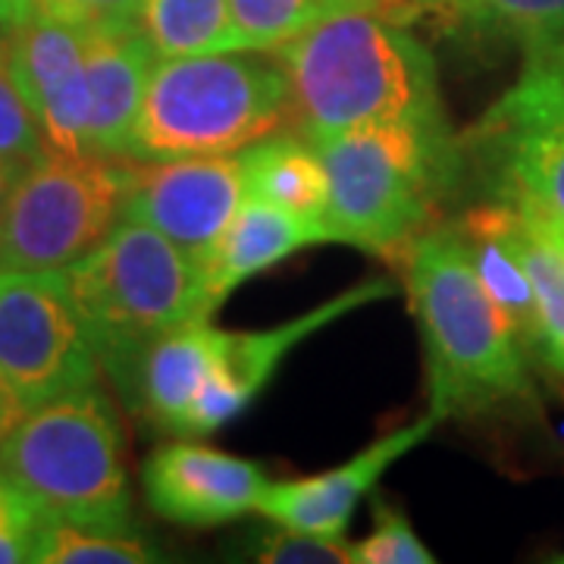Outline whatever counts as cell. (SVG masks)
<instances>
[{
    "instance_id": "obj_5",
    "label": "cell",
    "mask_w": 564,
    "mask_h": 564,
    "mask_svg": "<svg viewBox=\"0 0 564 564\" xmlns=\"http://www.w3.org/2000/svg\"><path fill=\"white\" fill-rule=\"evenodd\" d=\"M63 276L122 399L151 345L182 323L210 317L202 263L144 223L122 220Z\"/></svg>"
},
{
    "instance_id": "obj_23",
    "label": "cell",
    "mask_w": 564,
    "mask_h": 564,
    "mask_svg": "<svg viewBox=\"0 0 564 564\" xmlns=\"http://www.w3.org/2000/svg\"><path fill=\"white\" fill-rule=\"evenodd\" d=\"M229 10L242 35L245 51H273L326 17H336L345 10H383V7L380 0H229Z\"/></svg>"
},
{
    "instance_id": "obj_17",
    "label": "cell",
    "mask_w": 564,
    "mask_h": 564,
    "mask_svg": "<svg viewBox=\"0 0 564 564\" xmlns=\"http://www.w3.org/2000/svg\"><path fill=\"white\" fill-rule=\"evenodd\" d=\"M223 333L226 329L214 326V317L170 329L141 355L139 370L122 402L166 433L182 436L188 411L217 364Z\"/></svg>"
},
{
    "instance_id": "obj_14",
    "label": "cell",
    "mask_w": 564,
    "mask_h": 564,
    "mask_svg": "<svg viewBox=\"0 0 564 564\" xmlns=\"http://www.w3.org/2000/svg\"><path fill=\"white\" fill-rule=\"evenodd\" d=\"M436 423L443 421L430 411L426 417L392 430L389 436L370 443L351 462L339 464L333 470H323L317 477H304V480L267 484L258 511L267 521L292 527V530L345 536L358 502L380 484V477L392 464L404 458L408 452H414L436 430Z\"/></svg>"
},
{
    "instance_id": "obj_11",
    "label": "cell",
    "mask_w": 564,
    "mask_h": 564,
    "mask_svg": "<svg viewBox=\"0 0 564 564\" xmlns=\"http://www.w3.org/2000/svg\"><path fill=\"white\" fill-rule=\"evenodd\" d=\"M392 295H395L392 282H361V285H351L336 299H326L314 311H307L295 321L280 323V326L254 329V333H229L226 329L217 364L188 411L182 436H210L229 421H236L276 377L289 351H295L304 339H311L323 326L336 323L345 314L358 311L364 304L392 299Z\"/></svg>"
},
{
    "instance_id": "obj_13",
    "label": "cell",
    "mask_w": 564,
    "mask_h": 564,
    "mask_svg": "<svg viewBox=\"0 0 564 564\" xmlns=\"http://www.w3.org/2000/svg\"><path fill=\"white\" fill-rule=\"evenodd\" d=\"M10 57L22 95L39 117L44 144L63 154H85L88 73L85 32L32 13L10 32Z\"/></svg>"
},
{
    "instance_id": "obj_19",
    "label": "cell",
    "mask_w": 564,
    "mask_h": 564,
    "mask_svg": "<svg viewBox=\"0 0 564 564\" xmlns=\"http://www.w3.org/2000/svg\"><path fill=\"white\" fill-rule=\"evenodd\" d=\"M239 163H242L245 198H258L295 217L326 226L329 180L317 148L304 135L280 129L239 151Z\"/></svg>"
},
{
    "instance_id": "obj_22",
    "label": "cell",
    "mask_w": 564,
    "mask_h": 564,
    "mask_svg": "<svg viewBox=\"0 0 564 564\" xmlns=\"http://www.w3.org/2000/svg\"><path fill=\"white\" fill-rule=\"evenodd\" d=\"M32 562L41 564H148L154 549L129 527L39 521L32 530Z\"/></svg>"
},
{
    "instance_id": "obj_3",
    "label": "cell",
    "mask_w": 564,
    "mask_h": 564,
    "mask_svg": "<svg viewBox=\"0 0 564 564\" xmlns=\"http://www.w3.org/2000/svg\"><path fill=\"white\" fill-rule=\"evenodd\" d=\"M329 180L326 226L333 245L399 258L433 226L462 176V144L452 129L358 126L311 141Z\"/></svg>"
},
{
    "instance_id": "obj_20",
    "label": "cell",
    "mask_w": 564,
    "mask_h": 564,
    "mask_svg": "<svg viewBox=\"0 0 564 564\" xmlns=\"http://www.w3.org/2000/svg\"><path fill=\"white\" fill-rule=\"evenodd\" d=\"M139 29L158 61L245 51L229 0H141Z\"/></svg>"
},
{
    "instance_id": "obj_18",
    "label": "cell",
    "mask_w": 564,
    "mask_h": 564,
    "mask_svg": "<svg viewBox=\"0 0 564 564\" xmlns=\"http://www.w3.org/2000/svg\"><path fill=\"white\" fill-rule=\"evenodd\" d=\"M455 226L462 232L467 258L489 299L499 304L514 339L527 355H540V314L533 282L518 245V210L492 198L489 204L467 210Z\"/></svg>"
},
{
    "instance_id": "obj_15",
    "label": "cell",
    "mask_w": 564,
    "mask_h": 564,
    "mask_svg": "<svg viewBox=\"0 0 564 564\" xmlns=\"http://www.w3.org/2000/svg\"><path fill=\"white\" fill-rule=\"evenodd\" d=\"M314 245H333L326 226L258 198H245L202 267L207 314L214 317L242 282L261 276L263 270Z\"/></svg>"
},
{
    "instance_id": "obj_31",
    "label": "cell",
    "mask_w": 564,
    "mask_h": 564,
    "mask_svg": "<svg viewBox=\"0 0 564 564\" xmlns=\"http://www.w3.org/2000/svg\"><path fill=\"white\" fill-rule=\"evenodd\" d=\"M32 530H25V533H0V564L32 562Z\"/></svg>"
},
{
    "instance_id": "obj_30",
    "label": "cell",
    "mask_w": 564,
    "mask_h": 564,
    "mask_svg": "<svg viewBox=\"0 0 564 564\" xmlns=\"http://www.w3.org/2000/svg\"><path fill=\"white\" fill-rule=\"evenodd\" d=\"M29 411H32V408L17 395V389L0 377V445L10 440V433L20 426L22 417H25Z\"/></svg>"
},
{
    "instance_id": "obj_8",
    "label": "cell",
    "mask_w": 564,
    "mask_h": 564,
    "mask_svg": "<svg viewBox=\"0 0 564 564\" xmlns=\"http://www.w3.org/2000/svg\"><path fill=\"white\" fill-rule=\"evenodd\" d=\"M496 198L564 236V39L524 44L511 88L470 132Z\"/></svg>"
},
{
    "instance_id": "obj_35",
    "label": "cell",
    "mask_w": 564,
    "mask_h": 564,
    "mask_svg": "<svg viewBox=\"0 0 564 564\" xmlns=\"http://www.w3.org/2000/svg\"><path fill=\"white\" fill-rule=\"evenodd\" d=\"M411 3H414V10H417V13H423V10H436V3H440V0H411Z\"/></svg>"
},
{
    "instance_id": "obj_4",
    "label": "cell",
    "mask_w": 564,
    "mask_h": 564,
    "mask_svg": "<svg viewBox=\"0 0 564 564\" xmlns=\"http://www.w3.org/2000/svg\"><path fill=\"white\" fill-rule=\"evenodd\" d=\"M289 122V79L270 51L166 57L151 66L126 158H226Z\"/></svg>"
},
{
    "instance_id": "obj_27",
    "label": "cell",
    "mask_w": 564,
    "mask_h": 564,
    "mask_svg": "<svg viewBox=\"0 0 564 564\" xmlns=\"http://www.w3.org/2000/svg\"><path fill=\"white\" fill-rule=\"evenodd\" d=\"M254 558L267 564H351V543L276 524L261 536Z\"/></svg>"
},
{
    "instance_id": "obj_1",
    "label": "cell",
    "mask_w": 564,
    "mask_h": 564,
    "mask_svg": "<svg viewBox=\"0 0 564 564\" xmlns=\"http://www.w3.org/2000/svg\"><path fill=\"white\" fill-rule=\"evenodd\" d=\"M270 54L307 141L358 126L452 129L433 54L383 10L326 17Z\"/></svg>"
},
{
    "instance_id": "obj_6",
    "label": "cell",
    "mask_w": 564,
    "mask_h": 564,
    "mask_svg": "<svg viewBox=\"0 0 564 564\" xmlns=\"http://www.w3.org/2000/svg\"><path fill=\"white\" fill-rule=\"evenodd\" d=\"M0 474L39 521L95 527L132 521L120 417L98 386L32 408L0 445Z\"/></svg>"
},
{
    "instance_id": "obj_12",
    "label": "cell",
    "mask_w": 564,
    "mask_h": 564,
    "mask_svg": "<svg viewBox=\"0 0 564 564\" xmlns=\"http://www.w3.org/2000/svg\"><path fill=\"white\" fill-rule=\"evenodd\" d=\"M267 484L261 464L185 440L161 445L141 467L148 505L180 527L239 521L258 511Z\"/></svg>"
},
{
    "instance_id": "obj_28",
    "label": "cell",
    "mask_w": 564,
    "mask_h": 564,
    "mask_svg": "<svg viewBox=\"0 0 564 564\" xmlns=\"http://www.w3.org/2000/svg\"><path fill=\"white\" fill-rule=\"evenodd\" d=\"M141 0H35V13L79 32H110L139 25Z\"/></svg>"
},
{
    "instance_id": "obj_32",
    "label": "cell",
    "mask_w": 564,
    "mask_h": 564,
    "mask_svg": "<svg viewBox=\"0 0 564 564\" xmlns=\"http://www.w3.org/2000/svg\"><path fill=\"white\" fill-rule=\"evenodd\" d=\"M35 13V0H0V25L13 29Z\"/></svg>"
},
{
    "instance_id": "obj_29",
    "label": "cell",
    "mask_w": 564,
    "mask_h": 564,
    "mask_svg": "<svg viewBox=\"0 0 564 564\" xmlns=\"http://www.w3.org/2000/svg\"><path fill=\"white\" fill-rule=\"evenodd\" d=\"M35 524H39V514L0 474V533H25Z\"/></svg>"
},
{
    "instance_id": "obj_7",
    "label": "cell",
    "mask_w": 564,
    "mask_h": 564,
    "mask_svg": "<svg viewBox=\"0 0 564 564\" xmlns=\"http://www.w3.org/2000/svg\"><path fill=\"white\" fill-rule=\"evenodd\" d=\"M129 158L44 151L0 214V267L66 270L122 223Z\"/></svg>"
},
{
    "instance_id": "obj_25",
    "label": "cell",
    "mask_w": 564,
    "mask_h": 564,
    "mask_svg": "<svg viewBox=\"0 0 564 564\" xmlns=\"http://www.w3.org/2000/svg\"><path fill=\"white\" fill-rule=\"evenodd\" d=\"M47 151L39 117L22 95L20 79L13 73L10 35H0V158L29 166Z\"/></svg>"
},
{
    "instance_id": "obj_33",
    "label": "cell",
    "mask_w": 564,
    "mask_h": 564,
    "mask_svg": "<svg viewBox=\"0 0 564 564\" xmlns=\"http://www.w3.org/2000/svg\"><path fill=\"white\" fill-rule=\"evenodd\" d=\"M22 173H25V166L0 158V214H3V207L10 202V195H13V188H17V182H20Z\"/></svg>"
},
{
    "instance_id": "obj_24",
    "label": "cell",
    "mask_w": 564,
    "mask_h": 564,
    "mask_svg": "<svg viewBox=\"0 0 564 564\" xmlns=\"http://www.w3.org/2000/svg\"><path fill=\"white\" fill-rule=\"evenodd\" d=\"M436 13L521 44L564 39V0H440Z\"/></svg>"
},
{
    "instance_id": "obj_9",
    "label": "cell",
    "mask_w": 564,
    "mask_h": 564,
    "mask_svg": "<svg viewBox=\"0 0 564 564\" xmlns=\"http://www.w3.org/2000/svg\"><path fill=\"white\" fill-rule=\"evenodd\" d=\"M101 358L63 270L0 267V377L29 408L98 383Z\"/></svg>"
},
{
    "instance_id": "obj_21",
    "label": "cell",
    "mask_w": 564,
    "mask_h": 564,
    "mask_svg": "<svg viewBox=\"0 0 564 564\" xmlns=\"http://www.w3.org/2000/svg\"><path fill=\"white\" fill-rule=\"evenodd\" d=\"M518 245L536 295L540 358L564 377V236L549 223L518 210Z\"/></svg>"
},
{
    "instance_id": "obj_10",
    "label": "cell",
    "mask_w": 564,
    "mask_h": 564,
    "mask_svg": "<svg viewBox=\"0 0 564 564\" xmlns=\"http://www.w3.org/2000/svg\"><path fill=\"white\" fill-rule=\"evenodd\" d=\"M242 202L239 154L132 161L122 220L158 229L204 267Z\"/></svg>"
},
{
    "instance_id": "obj_34",
    "label": "cell",
    "mask_w": 564,
    "mask_h": 564,
    "mask_svg": "<svg viewBox=\"0 0 564 564\" xmlns=\"http://www.w3.org/2000/svg\"><path fill=\"white\" fill-rule=\"evenodd\" d=\"M380 7H383L392 20H399V22H411L414 17H417V10H414V3H411V0H380Z\"/></svg>"
},
{
    "instance_id": "obj_2",
    "label": "cell",
    "mask_w": 564,
    "mask_h": 564,
    "mask_svg": "<svg viewBox=\"0 0 564 564\" xmlns=\"http://www.w3.org/2000/svg\"><path fill=\"white\" fill-rule=\"evenodd\" d=\"M395 261L421 329L430 411L464 421L536 402L527 351L477 276L458 226H426Z\"/></svg>"
},
{
    "instance_id": "obj_26",
    "label": "cell",
    "mask_w": 564,
    "mask_h": 564,
    "mask_svg": "<svg viewBox=\"0 0 564 564\" xmlns=\"http://www.w3.org/2000/svg\"><path fill=\"white\" fill-rule=\"evenodd\" d=\"M377 530L364 536L361 543H351V564H433L436 555L426 549L414 533L411 521L395 505L373 499Z\"/></svg>"
},
{
    "instance_id": "obj_16",
    "label": "cell",
    "mask_w": 564,
    "mask_h": 564,
    "mask_svg": "<svg viewBox=\"0 0 564 564\" xmlns=\"http://www.w3.org/2000/svg\"><path fill=\"white\" fill-rule=\"evenodd\" d=\"M154 61L158 57L139 25L85 32V73L91 101L85 135L88 154L126 158Z\"/></svg>"
}]
</instances>
